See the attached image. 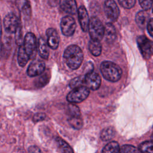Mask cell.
I'll use <instances>...</instances> for the list:
<instances>
[{"label": "cell", "instance_id": "1", "mask_svg": "<svg viewBox=\"0 0 153 153\" xmlns=\"http://www.w3.org/2000/svg\"><path fill=\"white\" fill-rule=\"evenodd\" d=\"M84 55L81 49L76 45H71L65 50L63 58L68 66L73 70L77 69L82 63Z\"/></svg>", "mask_w": 153, "mask_h": 153}, {"label": "cell", "instance_id": "2", "mask_svg": "<svg viewBox=\"0 0 153 153\" xmlns=\"http://www.w3.org/2000/svg\"><path fill=\"white\" fill-rule=\"evenodd\" d=\"M100 68L103 76L108 81L117 82L121 77L122 70L121 68L112 62H103Z\"/></svg>", "mask_w": 153, "mask_h": 153}, {"label": "cell", "instance_id": "3", "mask_svg": "<svg viewBox=\"0 0 153 153\" xmlns=\"http://www.w3.org/2000/svg\"><path fill=\"white\" fill-rule=\"evenodd\" d=\"M91 39L100 41L105 36V27L96 17H92L88 26Z\"/></svg>", "mask_w": 153, "mask_h": 153}, {"label": "cell", "instance_id": "4", "mask_svg": "<svg viewBox=\"0 0 153 153\" xmlns=\"http://www.w3.org/2000/svg\"><path fill=\"white\" fill-rule=\"evenodd\" d=\"M89 90V88L84 85L74 88L68 93L66 99L70 103H80L88 97L90 94Z\"/></svg>", "mask_w": 153, "mask_h": 153}, {"label": "cell", "instance_id": "5", "mask_svg": "<svg viewBox=\"0 0 153 153\" xmlns=\"http://www.w3.org/2000/svg\"><path fill=\"white\" fill-rule=\"evenodd\" d=\"M23 46L30 59H34L38 50V42L33 33L28 32L26 34L24 38Z\"/></svg>", "mask_w": 153, "mask_h": 153}, {"label": "cell", "instance_id": "6", "mask_svg": "<svg viewBox=\"0 0 153 153\" xmlns=\"http://www.w3.org/2000/svg\"><path fill=\"white\" fill-rule=\"evenodd\" d=\"M137 44L143 57L148 59L153 54V41L141 35L137 38Z\"/></svg>", "mask_w": 153, "mask_h": 153}, {"label": "cell", "instance_id": "7", "mask_svg": "<svg viewBox=\"0 0 153 153\" xmlns=\"http://www.w3.org/2000/svg\"><path fill=\"white\" fill-rule=\"evenodd\" d=\"M104 11L107 18L111 22H115L118 18L120 10L114 0H105Z\"/></svg>", "mask_w": 153, "mask_h": 153}, {"label": "cell", "instance_id": "8", "mask_svg": "<svg viewBox=\"0 0 153 153\" xmlns=\"http://www.w3.org/2000/svg\"><path fill=\"white\" fill-rule=\"evenodd\" d=\"M60 29L65 36H72L76 29V23L74 18L70 16L63 17L60 22Z\"/></svg>", "mask_w": 153, "mask_h": 153}, {"label": "cell", "instance_id": "9", "mask_svg": "<svg viewBox=\"0 0 153 153\" xmlns=\"http://www.w3.org/2000/svg\"><path fill=\"white\" fill-rule=\"evenodd\" d=\"M20 25L18 17L13 13L8 14L4 19V29L8 33H15Z\"/></svg>", "mask_w": 153, "mask_h": 153}, {"label": "cell", "instance_id": "10", "mask_svg": "<svg viewBox=\"0 0 153 153\" xmlns=\"http://www.w3.org/2000/svg\"><path fill=\"white\" fill-rule=\"evenodd\" d=\"M101 84L100 75L93 71L87 73L84 75V85L88 88L96 90H97Z\"/></svg>", "mask_w": 153, "mask_h": 153}, {"label": "cell", "instance_id": "11", "mask_svg": "<svg viewBox=\"0 0 153 153\" xmlns=\"http://www.w3.org/2000/svg\"><path fill=\"white\" fill-rule=\"evenodd\" d=\"M45 69V63L41 60H34L29 65L27 69V74L30 77L42 74Z\"/></svg>", "mask_w": 153, "mask_h": 153}, {"label": "cell", "instance_id": "12", "mask_svg": "<svg viewBox=\"0 0 153 153\" xmlns=\"http://www.w3.org/2000/svg\"><path fill=\"white\" fill-rule=\"evenodd\" d=\"M78 20L81 27L84 32H87L88 30L90 23L89 16L88 13L84 6H81L78 10Z\"/></svg>", "mask_w": 153, "mask_h": 153}, {"label": "cell", "instance_id": "13", "mask_svg": "<svg viewBox=\"0 0 153 153\" xmlns=\"http://www.w3.org/2000/svg\"><path fill=\"white\" fill-rule=\"evenodd\" d=\"M47 44L51 49L56 50L58 48L59 44V37L56 29L48 28L46 31Z\"/></svg>", "mask_w": 153, "mask_h": 153}, {"label": "cell", "instance_id": "14", "mask_svg": "<svg viewBox=\"0 0 153 153\" xmlns=\"http://www.w3.org/2000/svg\"><path fill=\"white\" fill-rule=\"evenodd\" d=\"M16 5L22 16L29 19L31 14V7L28 0H16Z\"/></svg>", "mask_w": 153, "mask_h": 153}, {"label": "cell", "instance_id": "15", "mask_svg": "<svg viewBox=\"0 0 153 153\" xmlns=\"http://www.w3.org/2000/svg\"><path fill=\"white\" fill-rule=\"evenodd\" d=\"M60 7L66 13L75 14L76 13V3L75 0H60Z\"/></svg>", "mask_w": 153, "mask_h": 153}, {"label": "cell", "instance_id": "16", "mask_svg": "<svg viewBox=\"0 0 153 153\" xmlns=\"http://www.w3.org/2000/svg\"><path fill=\"white\" fill-rule=\"evenodd\" d=\"M149 15L145 11H139L136 15V23L140 29H145L149 20Z\"/></svg>", "mask_w": 153, "mask_h": 153}, {"label": "cell", "instance_id": "17", "mask_svg": "<svg viewBox=\"0 0 153 153\" xmlns=\"http://www.w3.org/2000/svg\"><path fill=\"white\" fill-rule=\"evenodd\" d=\"M48 45L44 38L40 37L38 41V51L39 56L44 59H48L49 56Z\"/></svg>", "mask_w": 153, "mask_h": 153}, {"label": "cell", "instance_id": "18", "mask_svg": "<svg viewBox=\"0 0 153 153\" xmlns=\"http://www.w3.org/2000/svg\"><path fill=\"white\" fill-rule=\"evenodd\" d=\"M105 36L107 42L111 43L115 41L117 37L115 29L110 23H107L105 27Z\"/></svg>", "mask_w": 153, "mask_h": 153}, {"label": "cell", "instance_id": "19", "mask_svg": "<svg viewBox=\"0 0 153 153\" xmlns=\"http://www.w3.org/2000/svg\"><path fill=\"white\" fill-rule=\"evenodd\" d=\"M30 57L27 52L26 51L23 45L20 46L17 56L19 65L22 67H24L27 63Z\"/></svg>", "mask_w": 153, "mask_h": 153}, {"label": "cell", "instance_id": "20", "mask_svg": "<svg viewBox=\"0 0 153 153\" xmlns=\"http://www.w3.org/2000/svg\"><path fill=\"white\" fill-rule=\"evenodd\" d=\"M88 48L90 53L94 56H99L102 52V45L100 41L91 39L88 43Z\"/></svg>", "mask_w": 153, "mask_h": 153}, {"label": "cell", "instance_id": "21", "mask_svg": "<svg viewBox=\"0 0 153 153\" xmlns=\"http://www.w3.org/2000/svg\"><path fill=\"white\" fill-rule=\"evenodd\" d=\"M56 142L62 153H74L73 149L70 145L61 138L57 137L56 139Z\"/></svg>", "mask_w": 153, "mask_h": 153}, {"label": "cell", "instance_id": "22", "mask_svg": "<svg viewBox=\"0 0 153 153\" xmlns=\"http://www.w3.org/2000/svg\"><path fill=\"white\" fill-rule=\"evenodd\" d=\"M120 150V148L118 142L112 141L103 147L102 153H119Z\"/></svg>", "mask_w": 153, "mask_h": 153}, {"label": "cell", "instance_id": "23", "mask_svg": "<svg viewBox=\"0 0 153 153\" xmlns=\"http://www.w3.org/2000/svg\"><path fill=\"white\" fill-rule=\"evenodd\" d=\"M115 135V130L111 127H106L100 132V139L103 141H108L111 139Z\"/></svg>", "mask_w": 153, "mask_h": 153}, {"label": "cell", "instance_id": "24", "mask_svg": "<svg viewBox=\"0 0 153 153\" xmlns=\"http://www.w3.org/2000/svg\"><path fill=\"white\" fill-rule=\"evenodd\" d=\"M68 121L70 126L76 130L81 128L83 126V121L81 117H69Z\"/></svg>", "mask_w": 153, "mask_h": 153}, {"label": "cell", "instance_id": "25", "mask_svg": "<svg viewBox=\"0 0 153 153\" xmlns=\"http://www.w3.org/2000/svg\"><path fill=\"white\" fill-rule=\"evenodd\" d=\"M139 150L142 153H153V142L145 141L139 146Z\"/></svg>", "mask_w": 153, "mask_h": 153}, {"label": "cell", "instance_id": "26", "mask_svg": "<svg viewBox=\"0 0 153 153\" xmlns=\"http://www.w3.org/2000/svg\"><path fill=\"white\" fill-rule=\"evenodd\" d=\"M67 114L69 117H81L79 108L74 104H69L67 107Z\"/></svg>", "mask_w": 153, "mask_h": 153}, {"label": "cell", "instance_id": "27", "mask_svg": "<svg viewBox=\"0 0 153 153\" xmlns=\"http://www.w3.org/2000/svg\"><path fill=\"white\" fill-rule=\"evenodd\" d=\"M84 75L77 76L72 79L69 82V86L71 88L74 89L81 86H84Z\"/></svg>", "mask_w": 153, "mask_h": 153}, {"label": "cell", "instance_id": "28", "mask_svg": "<svg viewBox=\"0 0 153 153\" xmlns=\"http://www.w3.org/2000/svg\"><path fill=\"white\" fill-rule=\"evenodd\" d=\"M36 82V86L37 87H42L46 85L50 79V75L47 72L42 74L39 78H38Z\"/></svg>", "mask_w": 153, "mask_h": 153}, {"label": "cell", "instance_id": "29", "mask_svg": "<svg viewBox=\"0 0 153 153\" xmlns=\"http://www.w3.org/2000/svg\"><path fill=\"white\" fill-rule=\"evenodd\" d=\"M120 153H139V150L130 145H124L120 148Z\"/></svg>", "mask_w": 153, "mask_h": 153}, {"label": "cell", "instance_id": "30", "mask_svg": "<svg viewBox=\"0 0 153 153\" xmlns=\"http://www.w3.org/2000/svg\"><path fill=\"white\" fill-rule=\"evenodd\" d=\"M15 39L17 45H19V46L23 45L24 39L23 37V32L21 25H20V26H19V27L17 28V30L15 32Z\"/></svg>", "mask_w": 153, "mask_h": 153}, {"label": "cell", "instance_id": "31", "mask_svg": "<svg viewBox=\"0 0 153 153\" xmlns=\"http://www.w3.org/2000/svg\"><path fill=\"white\" fill-rule=\"evenodd\" d=\"M120 4L124 8L127 9L131 8L136 3V0H118Z\"/></svg>", "mask_w": 153, "mask_h": 153}, {"label": "cell", "instance_id": "32", "mask_svg": "<svg viewBox=\"0 0 153 153\" xmlns=\"http://www.w3.org/2000/svg\"><path fill=\"white\" fill-rule=\"evenodd\" d=\"M139 2L144 10H148L152 7L153 0H139Z\"/></svg>", "mask_w": 153, "mask_h": 153}, {"label": "cell", "instance_id": "33", "mask_svg": "<svg viewBox=\"0 0 153 153\" xmlns=\"http://www.w3.org/2000/svg\"><path fill=\"white\" fill-rule=\"evenodd\" d=\"M46 118V115L44 113H37L34 115L33 117V121L35 123L39 122L44 120Z\"/></svg>", "mask_w": 153, "mask_h": 153}, {"label": "cell", "instance_id": "34", "mask_svg": "<svg viewBox=\"0 0 153 153\" xmlns=\"http://www.w3.org/2000/svg\"><path fill=\"white\" fill-rule=\"evenodd\" d=\"M146 27L149 34L153 37V18L149 19Z\"/></svg>", "mask_w": 153, "mask_h": 153}, {"label": "cell", "instance_id": "35", "mask_svg": "<svg viewBox=\"0 0 153 153\" xmlns=\"http://www.w3.org/2000/svg\"><path fill=\"white\" fill-rule=\"evenodd\" d=\"M28 153H42V152L38 146L33 145L29 147Z\"/></svg>", "mask_w": 153, "mask_h": 153}, {"label": "cell", "instance_id": "36", "mask_svg": "<svg viewBox=\"0 0 153 153\" xmlns=\"http://www.w3.org/2000/svg\"><path fill=\"white\" fill-rule=\"evenodd\" d=\"M151 140L153 142V133H152V135H151Z\"/></svg>", "mask_w": 153, "mask_h": 153}, {"label": "cell", "instance_id": "37", "mask_svg": "<svg viewBox=\"0 0 153 153\" xmlns=\"http://www.w3.org/2000/svg\"><path fill=\"white\" fill-rule=\"evenodd\" d=\"M152 12H153V8H152Z\"/></svg>", "mask_w": 153, "mask_h": 153}]
</instances>
